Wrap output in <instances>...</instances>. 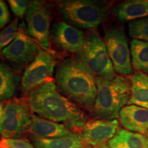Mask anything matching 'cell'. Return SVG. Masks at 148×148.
I'll return each instance as SVG.
<instances>
[{
	"label": "cell",
	"instance_id": "9",
	"mask_svg": "<svg viewBox=\"0 0 148 148\" xmlns=\"http://www.w3.org/2000/svg\"><path fill=\"white\" fill-rule=\"evenodd\" d=\"M38 48L27 34L25 26L22 23L18 27L16 38L3 49L1 56L15 71L20 73L34 60Z\"/></svg>",
	"mask_w": 148,
	"mask_h": 148
},
{
	"label": "cell",
	"instance_id": "17",
	"mask_svg": "<svg viewBox=\"0 0 148 148\" xmlns=\"http://www.w3.org/2000/svg\"><path fill=\"white\" fill-rule=\"evenodd\" d=\"M19 73L4 62H0V101L12 98L19 86Z\"/></svg>",
	"mask_w": 148,
	"mask_h": 148
},
{
	"label": "cell",
	"instance_id": "24",
	"mask_svg": "<svg viewBox=\"0 0 148 148\" xmlns=\"http://www.w3.org/2000/svg\"><path fill=\"white\" fill-rule=\"evenodd\" d=\"M29 1L25 0H10L8 3L10 5L14 15L18 18H23L25 14H26L27 7H28Z\"/></svg>",
	"mask_w": 148,
	"mask_h": 148
},
{
	"label": "cell",
	"instance_id": "11",
	"mask_svg": "<svg viewBox=\"0 0 148 148\" xmlns=\"http://www.w3.org/2000/svg\"><path fill=\"white\" fill-rule=\"evenodd\" d=\"M86 38L82 30L64 20H58L51 24L50 44L64 54L78 55L84 47Z\"/></svg>",
	"mask_w": 148,
	"mask_h": 148
},
{
	"label": "cell",
	"instance_id": "13",
	"mask_svg": "<svg viewBox=\"0 0 148 148\" xmlns=\"http://www.w3.org/2000/svg\"><path fill=\"white\" fill-rule=\"evenodd\" d=\"M119 121L130 132L146 134L148 131V109L136 105H127L120 111Z\"/></svg>",
	"mask_w": 148,
	"mask_h": 148
},
{
	"label": "cell",
	"instance_id": "18",
	"mask_svg": "<svg viewBox=\"0 0 148 148\" xmlns=\"http://www.w3.org/2000/svg\"><path fill=\"white\" fill-rule=\"evenodd\" d=\"M35 148H84L85 143L79 134L56 138H46L32 135L30 137Z\"/></svg>",
	"mask_w": 148,
	"mask_h": 148
},
{
	"label": "cell",
	"instance_id": "12",
	"mask_svg": "<svg viewBox=\"0 0 148 148\" xmlns=\"http://www.w3.org/2000/svg\"><path fill=\"white\" fill-rule=\"evenodd\" d=\"M119 121L117 119H95L86 121L81 130V138L85 145L97 147L106 143L118 132Z\"/></svg>",
	"mask_w": 148,
	"mask_h": 148
},
{
	"label": "cell",
	"instance_id": "2",
	"mask_svg": "<svg viewBox=\"0 0 148 148\" xmlns=\"http://www.w3.org/2000/svg\"><path fill=\"white\" fill-rule=\"evenodd\" d=\"M55 79L61 93L77 106L92 112L97 91L96 79L77 58L60 61L56 66Z\"/></svg>",
	"mask_w": 148,
	"mask_h": 148
},
{
	"label": "cell",
	"instance_id": "23",
	"mask_svg": "<svg viewBox=\"0 0 148 148\" xmlns=\"http://www.w3.org/2000/svg\"><path fill=\"white\" fill-rule=\"evenodd\" d=\"M0 148H35L27 140L21 138H2L0 140Z\"/></svg>",
	"mask_w": 148,
	"mask_h": 148
},
{
	"label": "cell",
	"instance_id": "27",
	"mask_svg": "<svg viewBox=\"0 0 148 148\" xmlns=\"http://www.w3.org/2000/svg\"><path fill=\"white\" fill-rule=\"evenodd\" d=\"M93 148H110V147H108V145H101V146H99V147H93Z\"/></svg>",
	"mask_w": 148,
	"mask_h": 148
},
{
	"label": "cell",
	"instance_id": "14",
	"mask_svg": "<svg viewBox=\"0 0 148 148\" xmlns=\"http://www.w3.org/2000/svg\"><path fill=\"white\" fill-rule=\"evenodd\" d=\"M29 130L33 135L46 138H56L73 134L66 125L32 114Z\"/></svg>",
	"mask_w": 148,
	"mask_h": 148
},
{
	"label": "cell",
	"instance_id": "25",
	"mask_svg": "<svg viewBox=\"0 0 148 148\" xmlns=\"http://www.w3.org/2000/svg\"><path fill=\"white\" fill-rule=\"evenodd\" d=\"M10 14L6 3L0 0V29L3 28L9 23Z\"/></svg>",
	"mask_w": 148,
	"mask_h": 148
},
{
	"label": "cell",
	"instance_id": "16",
	"mask_svg": "<svg viewBox=\"0 0 148 148\" xmlns=\"http://www.w3.org/2000/svg\"><path fill=\"white\" fill-rule=\"evenodd\" d=\"M129 77L131 87L128 105L148 109V74L135 71Z\"/></svg>",
	"mask_w": 148,
	"mask_h": 148
},
{
	"label": "cell",
	"instance_id": "19",
	"mask_svg": "<svg viewBox=\"0 0 148 148\" xmlns=\"http://www.w3.org/2000/svg\"><path fill=\"white\" fill-rule=\"evenodd\" d=\"M108 146L110 148H148V138L143 134L121 129L108 142Z\"/></svg>",
	"mask_w": 148,
	"mask_h": 148
},
{
	"label": "cell",
	"instance_id": "28",
	"mask_svg": "<svg viewBox=\"0 0 148 148\" xmlns=\"http://www.w3.org/2000/svg\"><path fill=\"white\" fill-rule=\"evenodd\" d=\"M147 134V138H148V131H147V134Z\"/></svg>",
	"mask_w": 148,
	"mask_h": 148
},
{
	"label": "cell",
	"instance_id": "20",
	"mask_svg": "<svg viewBox=\"0 0 148 148\" xmlns=\"http://www.w3.org/2000/svg\"><path fill=\"white\" fill-rule=\"evenodd\" d=\"M130 53L134 69L148 74V42L132 39L130 42Z\"/></svg>",
	"mask_w": 148,
	"mask_h": 148
},
{
	"label": "cell",
	"instance_id": "1",
	"mask_svg": "<svg viewBox=\"0 0 148 148\" xmlns=\"http://www.w3.org/2000/svg\"><path fill=\"white\" fill-rule=\"evenodd\" d=\"M27 105L40 117L64 123L70 130L81 131L86 122L78 106L61 93L53 80L31 90L27 97Z\"/></svg>",
	"mask_w": 148,
	"mask_h": 148
},
{
	"label": "cell",
	"instance_id": "3",
	"mask_svg": "<svg viewBox=\"0 0 148 148\" xmlns=\"http://www.w3.org/2000/svg\"><path fill=\"white\" fill-rule=\"evenodd\" d=\"M95 79L97 91L92 112L99 119H117L130 97V77L116 75L111 79Z\"/></svg>",
	"mask_w": 148,
	"mask_h": 148
},
{
	"label": "cell",
	"instance_id": "6",
	"mask_svg": "<svg viewBox=\"0 0 148 148\" xmlns=\"http://www.w3.org/2000/svg\"><path fill=\"white\" fill-rule=\"evenodd\" d=\"M103 42L115 72L123 76L132 75L131 53L123 27L119 24L106 27Z\"/></svg>",
	"mask_w": 148,
	"mask_h": 148
},
{
	"label": "cell",
	"instance_id": "22",
	"mask_svg": "<svg viewBox=\"0 0 148 148\" xmlns=\"http://www.w3.org/2000/svg\"><path fill=\"white\" fill-rule=\"evenodd\" d=\"M18 19L15 18L0 32V53L16 38L18 29Z\"/></svg>",
	"mask_w": 148,
	"mask_h": 148
},
{
	"label": "cell",
	"instance_id": "21",
	"mask_svg": "<svg viewBox=\"0 0 148 148\" xmlns=\"http://www.w3.org/2000/svg\"><path fill=\"white\" fill-rule=\"evenodd\" d=\"M128 32L133 39L148 42V16L129 22Z\"/></svg>",
	"mask_w": 148,
	"mask_h": 148
},
{
	"label": "cell",
	"instance_id": "10",
	"mask_svg": "<svg viewBox=\"0 0 148 148\" xmlns=\"http://www.w3.org/2000/svg\"><path fill=\"white\" fill-rule=\"evenodd\" d=\"M56 66L55 58L50 51L42 47L34 60L27 66L21 77V88L23 92H29L44 83L52 80Z\"/></svg>",
	"mask_w": 148,
	"mask_h": 148
},
{
	"label": "cell",
	"instance_id": "5",
	"mask_svg": "<svg viewBox=\"0 0 148 148\" xmlns=\"http://www.w3.org/2000/svg\"><path fill=\"white\" fill-rule=\"evenodd\" d=\"M76 58L95 79H111L116 76L103 40L97 34L86 36L84 47Z\"/></svg>",
	"mask_w": 148,
	"mask_h": 148
},
{
	"label": "cell",
	"instance_id": "7",
	"mask_svg": "<svg viewBox=\"0 0 148 148\" xmlns=\"http://www.w3.org/2000/svg\"><path fill=\"white\" fill-rule=\"evenodd\" d=\"M25 30L43 49L50 48L51 9L47 2L34 0L29 2L25 14Z\"/></svg>",
	"mask_w": 148,
	"mask_h": 148
},
{
	"label": "cell",
	"instance_id": "4",
	"mask_svg": "<svg viewBox=\"0 0 148 148\" xmlns=\"http://www.w3.org/2000/svg\"><path fill=\"white\" fill-rule=\"evenodd\" d=\"M56 5L64 21L79 29L97 28L108 17L110 9L108 2L94 0H64Z\"/></svg>",
	"mask_w": 148,
	"mask_h": 148
},
{
	"label": "cell",
	"instance_id": "26",
	"mask_svg": "<svg viewBox=\"0 0 148 148\" xmlns=\"http://www.w3.org/2000/svg\"><path fill=\"white\" fill-rule=\"evenodd\" d=\"M3 106L2 104H1L0 103V118H1V115H2V112H3Z\"/></svg>",
	"mask_w": 148,
	"mask_h": 148
},
{
	"label": "cell",
	"instance_id": "15",
	"mask_svg": "<svg viewBox=\"0 0 148 148\" xmlns=\"http://www.w3.org/2000/svg\"><path fill=\"white\" fill-rule=\"evenodd\" d=\"M112 13L120 21L125 23L148 16V1L134 0L114 5Z\"/></svg>",
	"mask_w": 148,
	"mask_h": 148
},
{
	"label": "cell",
	"instance_id": "8",
	"mask_svg": "<svg viewBox=\"0 0 148 148\" xmlns=\"http://www.w3.org/2000/svg\"><path fill=\"white\" fill-rule=\"evenodd\" d=\"M32 114L25 103L12 99L5 104L0 118V134L3 138H18L31 126Z\"/></svg>",
	"mask_w": 148,
	"mask_h": 148
}]
</instances>
